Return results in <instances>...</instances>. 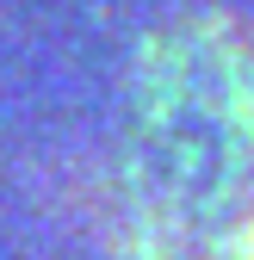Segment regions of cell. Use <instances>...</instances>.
Here are the masks:
<instances>
[{"mask_svg":"<svg viewBox=\"0 0 254 260\" xmlns=\"http://www.w3.org/2000/svg\"><path fill=\"white\" fill-rule=\"evenodd\" d=\"M137 260H254V31L205 19L155 38L137 69L131 149Z\"/></svg>","mask_w":254,"mask_h":260,"instance_id":"obj_1","label":"cell"}]
</instances>
